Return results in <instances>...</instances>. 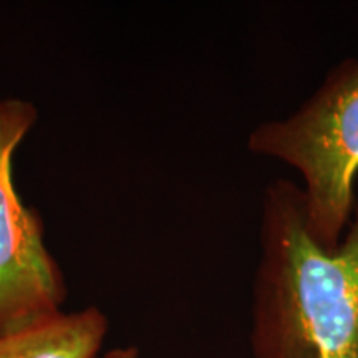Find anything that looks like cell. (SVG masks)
<instances>
[{
  "label": "cell",
  "instance_id": "cell-1",
  "mask_svg": "<svg viewBox=\"0 0 358 358\" xmlns=\"http://www.w3.org/2000/svg\"><path fill=\"white\" fill-rule=\"evenodd\" d=\"M252 280V358H358V203L327 249L310 234L301 185L274 179L261 199Z\"/></svg>",
  "mask_w": 358,
  "mask_h": 358
},
{
  "label": "cell",
  "instance_id": "cell-5",
  "mask_svg": "<svg viewBox=\"0 0 358 358\" xmlns=\"http://www.w3.org/2000/svg\"><path fill=\"white\" fill-rule=\"evenodd\" d=\"M105 358H140V352L136 347L115 348V350L106 353Z\"/></svg>",
  "mask_w": 358,
  "mask_h": 358
},
{
  "label": "cell",
  "instance_id": "cell-4",
  "mask_svg": "<svg viewBox=\"0 0 358 358\" xmlns=\"http://www.w3.org/2000/svg\"><path fill=\"white\" fill-rule=\"evenodd\" d=\"M108 334L100 308L87 307L0 337V358H96Z\"/></svg>",
  "mask_w": 358,
  "mask_h": 358
},
{
  "label": "cell",
  "instance_id": "cell-2",
  "mask_svg": "<svg viewBox=\"0 0 358 358\" xmlns=\"http://www.w3.org/2000/svg\"><path fill=\"white\" fill-rule=\"evenodd\" d=\"M248 148L299 173L308 231L337 248L358 203V58L338 62L294 113L257 124Z\"/></svg>",
  "mask_w": 358,
  "mask_h": 358
},
{
  "label": "cell",
  "instance_id": "cell-3",
  "mask_svg": "<svg viewBox=\"0 0 358 358\" xmlns=\"http://www.w3.org/2000/svg\"><path fill=\"white\" fill-rule=\"evenodd\" d=\"M37 118L30 101L0 98V337L60 315L66 299L62 268L45 248L42 217L22 203L12 178L13 151Z\"/></svg>",
  "mask_w": 358,
  "mask_h": 358
}]
</instances>
